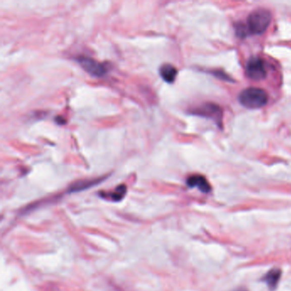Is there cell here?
<instances>
[{
    "label": "cell",
    "mask_w": 291,
    "mask_h": 291,
    "mask_svg": "<svg viewBox=\"0 0 291 291\" xmlns=\"http://www.w3.org/2000/svg\"><path fill=\"white\" fill-rule=\"evenodd\" d=\"M272 20V15L266 9H257L251 12L247 19L245 26L247 33L261 34L267 30Z\"/></svg>",
    "instance_id": "cell-1"
},
{
    "label": "cell",
    "mask_w": 291,
    "mask_h": 291,
    "mask_svg": "<svg viewBox=\"0 0 291 291\" xmlns=\"http://www.w3.org/2000/svg\"><path fill=\"white\" fill-rule=\"evenodd\" d=\"M238 99L243 106L250 110H256L267 105L268 95L261 88L250 87L239 94Z\"/></svg>",
    "instance_id": "cell-2"
},
{
    "label": "cell",
    "mask_w": 291,
    "mask_h": 291,
    "mask_svg": "<svg viewBox=\"0 0 291 291\" xmlns=\"http://www.w3.org/2000/svg\"><path fill=\"white\" fill-rule=\"evenodd\" d=\"M77 62L85 71L87 72L88 74H90L91 75H93V76L102 77L107 73V69L103 65L102 63L94 60L92 58L81 56V57H79L77 58Z\"/></svg>",
    "instance_id": "cell-3"
},
{
    "label": "cell",
    "mask_w": 291,
    "mask_h": 291,
    "mask_svg": "<svg viewBox=\"0 0 291 291\" xmlns=\"http://www.w3.org/2000/svg\"><path fill=\"white\" fill-rule=\"evenodd\" d=\"M246 73L252 80H262L267 75V69L264 61L257 57L250 58L246 66Z\"/></svg>",
    "instance_id": "cell-4"
},
{
    "label": "cell",
    "mask_w": 291,
    "mask_h": 291,
    "mask_svg": "<svg viewBox=\"0 0 291 291\" xmlns=\"http://www.w3.org/2000/svg\"><path fill=\"white\" fill-rule=\"evenodd\" d=\"M187 185L190 188H198L200 191L204 193H209L211 190V186L205 177L202 175L190 176L187 179Z\"/></svg>",
    "instance_id": "cell-5"
},
{
    "label": "cell",
    "mask_w": 291,
    "mask_h": 291,
    "mask_svg": "<svg viewBox=\"0 0 291 291\" xmlns=\"http://www.w3.org/2000/svg\"><path fill=\"white\" fill-rule=\"evenodd\" d=\"M281 273L282 272H281L280 270L277 269V268L270 270L269 272L264 276L262 280L267 283L268 288L271 290H274L275 288H277V283L280 279Z\"/></svg>",
    "instance_id": "cell-6"
},
{
    "label": "cell",
    "mask_w": 291,
    "mask_h": 291,
    "mask_svg": "<svg viewBox=\"0 0 291 291\" xmlns=\"http://www.w3.org/2000/svg\"><path fill=\"white\" fill-rule=\"evenodd\" d=\"M160 74L166 82L173 83L178 74V70L175 67L167 63V64H163L160 68Z\"/></svg>",
    "instance_id": "cell-7"
},
{
    "label": "cell",
    "mask_w": 291,
    "mask_h": 291,
    "mask_svg": "<svg viewBox=\"0 0 291 291\" xmlns=\"http://www.w3.org/2000/svg\"><path fill=\"white\" fill-rule=\"evenodd\" d=\"M197 114L200 115V116H205L207 117H211V118L215 119L214 116H220V109H216L215 105H206L203 106V107L199 108L198 110H196Z\"/></svg>",
    "instance_id": "cell-8"
},
{
    "label": "cell",
    "mask_w": 291,
    "mask_h": 291,
    "mask_svg": "<svg viewBox=\"0 0 291 291\" xmlns=\"http://www.w3.org/2000/svg\"><path fill=\"white\" fill-rule=\"evenodd\" d=\"M102 179H91V180H81V181L76 182L74 184H72L69 188L70 192H78L81 191L84 189H88L90 187L93 186L95 184H98L99 182L101 181Z\"/></svg>",
    "instance_id": "cell-9"
},
{
    "label": "cell",
    "mask_w": 291,
    "mask_h": 291,
    "mask_svg": "<svg viewBox=\"0 0 291 291\" xmlns=\"http://www.w3.org/2000/svg\"><path fill=\"white\" fill-rule=\"evenodd\" d=\"M126 192V185L124 184H121L119 185L117 188H116V190L114 192L110 194V198L112 199L113 201H121L122 198H124V196Z\"/></svg>",
    "instance_id": "cell-10"
},
{
    "label": "cell",
    "mask_w": 291,
    "mask_h": 291,
    "mask_svg": "<svg viewBox=\"0 0 291 291\" xmlns=\"http://www.w3.org/2000/svg\"><path fill=\"white\" fill-rule=\"evenodd\" d=\"M235 291H247V290H245V289H243V288H240V289H236V290Z\"/></svg>",
    "instance_id": "cell-11"
}]
</instances>
